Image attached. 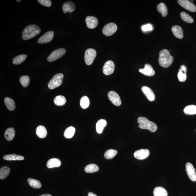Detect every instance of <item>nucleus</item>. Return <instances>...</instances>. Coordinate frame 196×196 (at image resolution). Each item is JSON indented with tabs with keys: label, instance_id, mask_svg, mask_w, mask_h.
<instances>
[{
	"label": "nucleus",
	"instance_id": "21",
	"mask_svg": "<svg viewBox=\"0 0 196 196\" xmlns=\"http://www.w3.org/2000/svg\"><path fill=\"white\" fill-rule=\"evenodd\" d=\"M4 102L5 105L7 109L10 111H13L15 109V105L14 101L11 98L7 97L5 98Z\"/></svg>",
	"mask_w": 196,
	"mask_h": 196
},
{
	"label": "nucleus",
	"instance_id": "45",
	"mask_svg": "<svg viewBox=\"0 0 196 196\" xmlns=\"http://www.w3.org/2000/svg\"></svg>",
	"mask_w": 196,
	"mask_h": 196
},
{
	"label": "nucleus",
	"instance_id": "34",
	"mask_svg": "<svg viewBox=\"0 0 196 196\" xmlns=\"http://www.w3.org/2000/svg\"><path fill=\"white\" fill-rule=\"evenodd\" d=\"M182 19L186 23H192L194 22L193 19L188 13L185 12H182L180 14Z\"/></svg>",
	"mask_w": 196,
	"mask_h": 196
},
{
	"label": "nucleus",
	"instance_id": "32",
	"mask_svg": "<svg viewBox=\"0 0 196 196\" xmlns=\"http://www.w3.org/2000/svg\"><path fill=\"white\" fill-rule=\"evenodd\" d=\"M27 58V55L25 54L20 55L15 57L13 59V63L15 65L20 64L23 62Z\"/></svg>",
	"mask_w": 196,
	"mask_h": 196
},
{
	"label": "nucleus",
	"instance_id": "27",
	"mask_svg": "<svg viewBox=\"0 0 196 196\" xmlns=\"http://www.w3.org/2000/svg\"><path fill=\"white\" fill-rule=\"evenodd\" d=\"M75 129L73 126H70L67 128L65 130L64 135L65 138H71L74 135Z\"/></svg>",
	"mask_w": 196,
	"mask_h": 196
},
{
	"label": "nucleus",
	"instance_id": "26",
	"mask_svg": "<svg viewBox=\"0 0 196 196\" xmlns=\"http://www.w3.org/2000/svg\"><path fill=\"white\" fill-rule=\"evenodd\" d=\"M10 169L9 167L6 166H3L0 169V179L4 180L9 175Z\"/></svg>",
	"mask_w": 196,
	"mask_h": 196
},
{
	"label": "nucleus",
	"instance_id": "16",
	"mask_svg": "<svg viewBox=\"0 0 196 196\" xmlns=\"http://www.w3.org/2000/svg\"><path fill=\"white\" fill-rule=\"evenodd\" d=\"M76 7L75 4L73 2L67 1L63 4L62 9L64 13H66L68 12L71 13L75 11Z\"/></svg>",
	"mask_w": 196,
	"mask_h": 196
},
{
	"label": "nucleus",
	"instance_id": "30",
	"mask_svg": "<svg viewBox=\"0 0 196 196\" xmlns=\"http://www.w3.org/2000/svg\"><path fill=\"white\" fill-rule=\"evenodd\" d=\"M54 102L56 105L61 106L66 104V99L64 96L61 95L57 96L54 99Z\"/></svg>",
	"mask_w": 196,
	"mask_h": 196
},
{
	"label": "nucleus",
	"instance_id": "18",
	"mask_svg": "<svg viewBox=\"0 0 196 196\" xmlns=\"http://www.w3.org/2000/svg\"><path fill=\"white\" fill-rule=\"evenodd\" d=\"M172 32L175 37L182 39L183 37V31L181 27L178 25L174 26L171 28Z\"/></svg>",
	"mask_w": 196,
	"mask_h": 196
},
{
	"label": "nucleus",
	"instance_id": "36",
	"mask_svg": "<svg viewBox=\"0 0 196 196\" xmlns=\"http://www.w3.org/2000/svg\"><path fill=\"white\" fill-rule=\"evenodd\" d=\"M117 153L116 150L111 149L106 151L104 154V157L106 159H110L114 158Z\"/></svg>",
	"mask_w": 196,
	"mask_h": 196
},
{
	"label": "nucleus",
	"instance_id": "1",
	"mask_svg": "<svg viewBox=\"0 0 196 196\" xmlns=\"http://www.w3.org/2000/svg\"><path fill=\"white\" fill-rule=\"evenodd\" d=\"M40 27L36 25H28L24 29L22 33V38L24 40H28L35 37L40 33Z\"/></svg>",
	"mask_w": 196,
	"mask_h": 196
},
{
	"label": "nucleus",
	"instance_id": "17",
	"mask_svg": "<svg viewBox=\"0 0 196 196\" xmlns=\"http://www.w3.org/2000/svg\"><path fill=\"white\" fill-rule=\"evenodd\" d=\"M141 89L143 92L145 94L149 100L153 101L154 100L155 96L152 89L147 86L143 87Z\"/></svg>",
	"mask_w": 196,
	"mask_h": 196
},
{
	"label": "nucleus",
	"instance_id": "37",
	"mask_svg": "<svg viewBox=\"0 0 196 196\" xmlns=\"http://www.w3.org/2000/svg\"><path fill=\"white\" fill-rule=\"evenodd\" d=\"M30 79L28 76H23L20 77V82L24 87H26L30 83Z\"/></svg>",
	"mask_w": 196,
	"mask_h": 196
},
{
	"label": "nucleus",
	"instance_id": "5",
	"mask_svg": "<svg viewBox=\"0 0 196 196\" xmlns=\"http://www.w3.org/2000/svg\"><path fill=\"white\" fill-rule=\"evenodd\" d=\"M66 52V50L63 48L56 49L51 53L47 58V61L49 62L56 61L64 55Z\"/></svg>",
	"mask_w": 196,
	"mask_h": 196
},
{
	"label": "nucleus",
	"instance_id": "12",
	"mask_svg": "<svg viewBox=\"0 0 196 196\" xmlns=\"http://www.w3.org/2000/svg\"><path fill=\"white\" fill-rule=\"evenodd\" d=\"M54 32L52 31L46 32L39 38L38 43L39 44H44L50 42L54 37Z\"/></svg>",
	"mask_w": 196,
	"mask_h": 196
},
{
	"label": "nucleus",
	"instance_id": "15",
	"mask_svg": "<svg viewBox=\"0 0 196 196\" xmlns=\"http://www.w3.org/2000/svg\"><path fill=\"white\" fill-rule=\"evenodd\" d=\"M85 22L87 27L90 29L95 28L99 23L98 19L94 16H88L85 19Z\"/></svg>",
	"mask_w": 196,
	"mask_h": 196
},
{
	"label": "nucleus",
	"instance_id": "24",
	"mask_svg": "<svg viewBox=\"0 0 196 196\" xmlns=\"http://www.w3.org/2000/svg\"><path fill=\"white\" fill-rule=\"evenodd\" d=\"M3 159L7 161H21L25 159L24 156L15 154L6 155L3 156Z\"/></svg>",
	"mask_w": 196,
	"mask_h": 196
},
{
	"label": "nucleus",
	"instance_id": "9",
	"mask_svg": "<svg viewBox=\"0 0 196 196\" xmlns=\"http://www.w3.org/2000/svg\"><path fill=\"white\" fill-rule=\"evenodd\" d=\"M185 171L190 179L193 182L196 181V173L195 169L191 163L187 162L186 165Z\"/></svg>",
	"mask_w": 196,
	"mask_h": 196
},
{
	"label": "nucleus",
	"instance_id": "10",
	"mask_svg": "<svg viewBox=\"0 0 196 196\" xmlns=\"http://www.w3.org/2000/svg\"><path fill=\"white\" fill-rule=\"evenodd\" d=\"M108 97L111 102L114 105L120 106L121 104V99L120 96L114 91H111L108 93Z\"/></svg>",
	"mask_w": 196,
	"mask_h": 196
},
{
	"label": "nucleus",
	"instance_id": "39",
	"mask_svg": "<svg viewBox=\"0 0 196 196\" xmlns=\"http://www.w3.org/2000/svg\"><path fill=\"white\" fill-rule=\"evenodd\" d=\"M37 1L41 5L47 7H50L52 5L51 1L50 0H38Z\"/></svg>",
	"mask_w": 196,
	"mask_h": 196
},
{
	"label": "nucleus",
	"instance_id": "22",
	"mask_svg": "<svg viewBox=\"0 0 196 196\" xmlns=\"http://www.w3.org/2000/svg\"><path fill=\"white\" fill-rule=\"evenodd\" d=\"M107 125V122L105 120L101 119L97 122L96 125V131L99 134L102 133L103 130Z\"/></svg>",
	"mask_w": 196,
	"mask_h": 196
},
{
	"label": "nucleus",
	"instance_id": "8",
	"mask_svg": "<svg viewBox=\"0 0 196 196\" xmlns=\"http://www.w3.org/2000/svg\"><path fill=\"white\" fill-rule=\"evenodd\" d=\"M177 2L182 7L192 12L196 11V7L191 1L188 0H178Z\"/></svg>",
	"mask_w": 196,
	"mask_h": 196
},
{
	"label": "nucleus",
	"instance_id": "19",
	"mask_svg": "<svg viewBox=\"0 0 196 196\" xmlns=\"http://www.w3.org/2000/svg\"><path fill=\"white\" fill-rule=\"evenodd\" d=\"M36 132L37 136L41 138H45L47 133L46 128L42 125L37 126L36 129Z\"/></svg>",
	"mask_w": 196,
	"mask_h": 196
},
{
	"label": "nucleus",
	"instance_id": "42",
	"mask_svg": "<svg viewBox=\"0 0 196 196\" xmlns=\"http://www.w3.org/2000/svg\"><path fill=\"white\" fill-rule=\"evenodd\" d=\"M88 196H97L95 194L92 192H89L88 193Z\"/></svg>",
	"mask_w": 196,
	"mask_h": 196
},
{
	"label": "nucleus",
	"instance_id": "7",
	"mask_svg": "<svg viewBox=\"0 0 196 196\" xmlns=\"http://www.w3.org/2000/svg\"><path fill=\"white\" fill-rule=\"evenodd\" d=\"M117 30V26L116 24L111 23L105 25L102 29V32L104 35L110 36L114 34Z\"/></svg>",
	"mask_w": 196,
	"mask_h": 196
},
{
	"label": "nucleus",
	"instance_id": "44",
	"mask_svg": "<svg viewBox=\"0 0 196 196\" xmlns=\"http://www.w3.org/2000/svg\"><path fill=\"white\" fill-rule=\"evenodd\" d=\"M16 1H17V2H20V1H20H20H18V0H17Z\"/></svg>",
	"mask_w": 196,
	"mask_h": 196
},
{
	"label": "nucleus",
	"instance_id": "11",
	"mask_svg": "<svg viewBox=\"0 0 196 196\" xmlns=\"http://www.w3.org/2000/svg\"><path fill=\"white\" fill-rule=\"evenodd\" d=\"M115 65L112 61H109L106 62L103 67V72L105 75H109L114 71Z\"/></svg>",
	"mask_w": 196,
	"mask_h": 196
},
{
	"label": "nucleus",
	"instance_id": "2",
	"mask_svg": "<svg viewBox=\"0 0 196 196\" xmlns=\"http://www.w3.org/2000/svg\"><path fill=\"white\" fill-rule=\"evenodd\" d=\"M174 58L167 49L162 50L159 53V64L162 67H168L173 63Z\"/></svg>",
	"mask_w": 196,
	"mask_h": 196
},
{
	"label": "nucleus",
	"instance_id": "31",
	"mask_svg": "<svg viewBox=\"0 0 196 196\" xmlns=\"http://www.w3.org/2000/svg\"><path fill=\"white\" fill-rule=\"evenodd\" d=\"M29 185L33 188L35 189H40L42 187L40 182L38 180L34 179L31 178H29L27 180Z\"/></svg>",
	"mask_w": 196,
	"mask_h": 196
},
{
	"label": "nucleus",
	"instance_id": "20",
	"mask_svg": "<svg viewBox=\"0 0 196 196\" xmlns=\"http://www.w3.org/2000/svg\"><path fill=\"white\" fill-rule=\"evenodd\" d=\"M61 162L59 159L56 158H53L49 160L47 163V168H54L58 167L61 166Z\"/></svg>",
	"mask_w": 196,
	"mask_h": 196
},
{
	"label": "nucleus",
	"instance_id": "4",
	"mask_svg": "<svg viewBox=\"0 0 196 196\" xmlns=\"http://www.w3.org/2000/svg\"><path fill=\"white\" fill-rule=\"evenodd\" d=\"M63 78L64 75L62 73H58L55 75L48 84L49 88L53 89L60 86L62 83Z\"/></svg>",
	"mask_w": 196,
	"mask_h": 196
},
{
	"label": "nucleus",
	"instance_id": "41",
	"mask_svg": "<svg viewBox=\"0 0 196 196\" xmlns=\"http://www.w3.org/2000/svg\"><path fill=\"white\" fill-rule=\"evenodd\" d=\"M180 69L183 70L184 72H185V73H186L187 72V68L186 66H185V65H182L181 66H180Z\"/></svg>",
	"mask_w": 196,
	"mask_h": 196
},
{
	"label": "nucleus",
	"instance_id": "35",
	"mask_svg": "<svg viewBox=\"0 0 196 196\" xmlns=\"http://www.w3.org/2000/svg\"><path fill=\"white\" fill-rule=\"evenodd\" d=\"M90 104V101L88 97L87 96H84L82 97L80 101V105L83 109H86L89 107Z\"/></svg>",
	"mask_w": 196,
	"mask_h": 196
},
{
	"label": "nucleus",
	"instance_id": "23",
	"mask_svg": "<svg viewBox=\"0 0 196 196\" xmlns=\"http://www.w3.org/2000/svg\"><path fill=\"white\" fill-rule=\"evenodd\" d=\"M154 196H168V193L167 191L163 187H156L153 190Z\"/></svg>",
	"mask_w": 196,
	"mask_h": 196
},
{
	"label": "nucleus",
	"instance_id": "25",
	"mask_svg": "<svg viewBox=\"0 0 196 196\" xmlns=\"http://www.w3.org/2000/svg\"><path fill=\"white\" fill-rule=\"evenodd\" d=\"M15 135V131L13 128H8L5 131L4 137L8 141H11L14 138Z\"/></svg>",
	"mask_w": 196,
	"mask_h": 196
},
{
	"label": "nucleus",
	"instance_id": "3",
	"mask_svg": "<svg viewBox=\"0 0 196 196\" xmlns=\"http://www.w3.org/2000/svg\"><path fill=\"white\" fill-rule=\"evenodd\" d=\"M139 127L143 129H147L152 132H156L157 126L153 122L150 121L147 118L140 117L137 120Z\"/></svg>",
	"mask_w": 196,
	"mask_h": 196
},
{
	"label": "nucleus",
	"instance_id": "33",
	"mask_svg": "<svg viewBox=\"0 0 196 196\" xmlns=\"http://www.w3.org/2000/svg\"><path fill=\"white\" fill-rule=\"evenodd\" d=\"M184 112L187 115H193L196 114V106L189 105L186 107L183 110Z\"/></svg>",
	"mask_w": 196,
	"mask_h": 196
},
{
	"label": "nucleus",
	"instance_id": "43",
	"mask_svg": "<svg viewBox=\"0 0 196 196\" xmlns=\"http://www.w3.org/2000/svg\"><path fill=\"white\" fill-rule=\"evenodd\" d=\"M39 196H52V195H50V194H43V195H41Z\"/></svg>",
	"mask_w": 196,
	"mask_h": 196
},
{
	"label": "nucleus",
	"instance_id": "38",
	"mask_svg": "<svg viewBox=\"0 0 196 196\" xmlns=\"http://www.w3.org/2000/svg\"><path fill=\"white\" fill-rule=\"evenodd\" d=\"M178 77L179 80L180 82H185L186 80V73H185V72H184L180 69L179 70L178 73Z\"/></svg>",
	"mask_w": 196,
	"mask_h": 196
},
{
	"label": "nucleus",
	"instance_id": "28",
	"mask_svg": "<svg viewBox=\"0 0 196 196\" xmlns=\"http://www.w3.org/2000/svg\"><path fill=\"white\" fill-rule=\"evenodd\" d=\"M157 9L159 13H161L163 17H165L168 15V11L166 5L163 3H159L157 6Z\"/></svg>",
	"mask_w": 196,
	"mask_h": 196
},
{
	"label": "nucleus",
	"instance_id": "40",
	"mask_svg": "<svg viewBox=\"0 0 196 196\" xmlns=\"http://www.w3.org/2000/svg\"><path fill=\"white\" fill-rule=\"evenodd\" d=\"M153 29L152 26L150 24H148L147 25H144L142 26V30L144 32L151 31Z\"/></svg>",
	"mask_w": 196,
	"mask_h": 196
},
{
	"label": "nucleus",
	"instance_id": "29",
	"mask_svg": "<svg viewBox=\"0 0 196 196\" xmlns=\"http://www.w3.org/2000/svg\"><path fill=\"white\" fill-rule=\"evenodd\" d=\"M99 168L97 165L90 164L85 167L84 171L87 173H93L99 171Z\"/></svg>",
	"mask_w": 196,
	"mask_h": 196
},
{
	"label": "nucleus",
	"instance_id": "6",
	"mask_svg": "<svg viewBox=\"0 0 196 196\" xmlns=\"http://www.w3.org/2000/svg\"><path fill=\"white\" fill-rule=\"evenodd\" d=\"M96 56V52L93 49H87L85 51L84 58L85 63L87 65H91L93 63Z\"/></svg>",
	"mask_w": 196,
	"mask_h": 196
},
{
	"label": "nucleus",
	"instance_id": "13",
	"mask_svg": "<svg viewBox=\"0 0 196 196\" xmlns=\"http://www.w3.org/2000/svg\"><path fill=\"white\" fill-rule=\"evenodd\" d=\"M150 154L149 151L148 149H142L136 151L134 156L135 159L139 160H143L148 157Z\"/></svg>",
	"mask_w": 196,
	"mask_h": 196
},
{
	"label": "nucleus",
	"instance_id": "14",
	"mask_svg": "<svg viewBox=\"0 0 196 196\" xmlns=\"http://www.w3.org/2000/svg\"><path fill=\"white\" fill-rule=\"evenodd\" d=\"M140 73L146 76H153L154 75L155 73L152 67L150 64H147L145 65L144 69H140L139 70Z\"/></svg>",
	"mask_w": 196,
	"mask_h": 196
}]
</instances>
